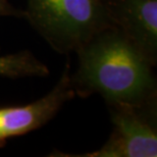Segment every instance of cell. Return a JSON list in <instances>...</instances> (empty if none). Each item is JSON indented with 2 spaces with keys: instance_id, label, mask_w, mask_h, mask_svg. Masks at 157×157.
I'll use <instances>...</instances> for the list:
<instances>
[{
  "instance_id": "277c9868",
  "label": "cell",
  "mask_w": 157,
  "mask_h": 157,
  "mask_svg": "<svg viewBox=\"0 0 157 157\" xmlns=\"http://www.w3.org/2000/svg\"><path fill=\"white\" fill-rule=\"evenodd\" d=\"M75 94L70 64H67L58 83L47 95L27 105L0 107V147L9 139L42 128Z\"/></svg>"
},
{
  "instance_id": "52a82bcc",
  "label": "cell",
  "mask_w": 157,
  "mask_h": 157,
  "mask_svg": "<svg viewBox=\"0 0 157 157\" xmlns=\"http://www.w3.org/2000/svg\"><path fill=\"white\" fill-rule=\"evenodd\" d=\"M8 15L24 17V11L21 12L13 8L8 0H0V17H8Z\"/></svg>"
},
{
  "instance_id": "7a4b0ae2",
  "label": "cell",
  "mask_w": 157,
  "mask_h": 157,
  "mask_svg": "<svg viewBox=\"0 0 157 157\" xmlns=\"http://www.w3.org/2000/svg\"><path fill=\"white\" fill-rule=\"evenodd\" d=\"M24 17L59 53L67 54L113 26L105 0H27Z\"/></svg>"
},
{
  "instance_id": "5b68a950",
  "label": "cell",
  "mask_w": 157,
  "mask_h": 157,
  "mask_svg": "<svg viewBox=\"0 0 157 157\" xmlns=\"http://www.w3.org/2000/svg\"><path fill=\"white\" fill-rule=\"evenodd\" d=\"M112 25L153 65L157 60V0H105Z\"/></svg>"
},
{
  "instance_id": "3957f363",
  "label": "cell",
  "mask_w": 157,
  "mask_h": 157,
  "mask_svg": "<svg viewBox=\"0 0 157 157\" xmlns=\"http://www.w3.org/2000/svg\"><path fill=\"white\" fill-rule=\"evenodd\" d=\"M113 130L98 150L85 154L54 152L61 157H156V102L148 105H109Z\"/></svg>"
},
{
  "instance_id": "8992f818",
  "label": "cell",
  "mask_w": 157,
  "mask_h": 157,
  "mask_svg": "<svg viewBox=\"0 0 157 157\" xmlns=\"http://www.w3.org/2000/svg\"><path fill=\"white\" fill-rule=\"evenodd\" d=\"M49 70L29 51L14 54H0V76L17 78L26 77H46Z\"/></svg>"
},
{
  "instance_id": "6da1fadb",
  "label": "cell",
  "mask_w": 157,
  "mask_h": 157,
  "mask_svg": "<svg viewBox=\"0 0 157 157\" xmlns=\"http://www.w3.org/2000/svg\"><path fill=\"white\" fill-rule=\"evenodd\" d=\"M77 52L78 67L71 84L78 96L97 93L108 106L156 102L154 65L117 27L100 31Z\"/></svg>"
}]
</instances>
